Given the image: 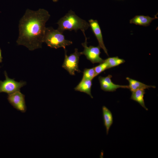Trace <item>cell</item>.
Returning <instances> with one entry per match:
<instances>
[{"mask_svg": "<svg viewBox=\"0 0 158 158\" xmlns=\"http://www.w3.org/2000/svg\"><path fill=\"white\" fill-rule=\"evenodd\" d=\"M95 77L94 67L84 70L82 79L92 80Z\"/></svg>", "mask_w": 158, "mask_h": 158, "instance_id": "16", "label": "cell"}, {"mask_svg": "<svg viewBox=\"0 0 158 158\" xmlns=\"http://www.w3.org/2000/svg\"><path fill=\"white\" fill-rule=\"evenodd\" d=\"M107 65V69L118 66L125 62L124 60L120 59L118 57L108 58L104 60Z\"/></svg>", "mask_w": 158, "mask_h": 158, "instance_id": "15", "label": "cell"}, {"mask_svg": "<svg viewBox=\"0 0 158 158\" xmlns=\"http://www.w3.org/2000/svg\"><path fill=\"white\" fill-rule=\"evenodd\" d=\"M4 74L5 79L3 81L0 80V93L4 92L8 95L20 91V89L26 84L25 81L18 82L15 81L14 79L9 78L5 71Z\"/></svg>", "mask_w": 158, "mask_h": 158, "instance_id": "6", "label": "cell"}, {"mask_svg": "<svg viewBox=\"0 0 158 158\" xmlns=\"http://www.w3.org/2000/svg\"><path fill=\"white\" fill-rule=\"evenodd\" d=\"M102 111L104 125L106 129L107 134H108L113 123L112 114L111 111L104 106L102 107Z\"/></svg>", "mask_w": 158, "mask_h": 158, "instance_id": "12", "label": "cell"}, {"mask_svg": "<svg viewBox=\"0 0 158 158\" xmlns=\"http://www.w3.org/2000/svg\"><path fill=\"white\" fill-rule=\"evenodd\" d=\"M126 79L129 83V89L131 92L139 90H145L150 88H155V86L148 85L139 81L130 78H126Z\"/></svg>", "mask_w": 158, "mask_h": 158, "instance_id": "13", "label": "cell"}, {"mask_svg": "<svg viewBox=\"0 0 158 158\" xmlns=\"http://www.w3.org/2000/svg\"><path fill=\"white\" fill-rule=\"evenodd\" d=\"M92 85V80L82 79L74 89L76 91L85 93L93 98L91 93Z\"/></svg>", "mask_w": 158, "mask_h": 158, "instance_id": "11", "label": "cell"}, {"mask_svg": "<svg viewBox=\"0 0 158 158\" xmlns=\"http://www.w3.org/2000/svg\"></svg>", "mask_w": 158, "mask_h": 158, "instance_id": "20", "label": "cell"}, {"mask_svg": "<svg viewBox=\"0 0 158 158\" xmlns=\"http://www.w3.org/2000/svg\"><path fill=\"white\" fill-rule=\"evenodd\" d=\"M131 92L130 99L138 102L146 110H148V109L145 105L144 99V95L145 93V90H137Z\"/></svg>", "mask_w": 158, "mask_h": 158, "instance_id": "14", "label": "cell"}, {"mask_svg": "<svg viewBox=\"0 0 158 158\" xmlns=\"http://www.w3.org/2000/svg\"><path fill=\"white\" fill-rule=\"evenodd\" d=\"M44 42L50 47L56 49L62 47L64 49L66 46L73 43L71 41L65 39L63 32L51 27H46Z\"/></svg>", "mask_w": 158, "mask_h": 158, "instance_id": "3", "label": "cell"}, {"mask_svg": "<svg viewBox=\"0 0 158 158\" xmlns=\"http://www.w3.org/2000/svg\"><path fill=\"white\" fill-rule=\"evenodd\" d=\"M58 1V0H52V1L54 2H57V1Z\"/></svg>", "mask_w": 158, "mask_h": 158, "instance_id": "19", "label": "cell"}, {"mask_svg": "<svg viewBox=\"0 0 158 158\" xmlns=\"http://www.w3.org/2000/svg\"><path fill=\"white\" fill-rule=\"evenodd\" d=\"M157 18H158L156 16L152 18L149 16L137 15L130 20V23L146 27L149 25L152 21Z\"/></svg>", "mask_w": 158, "mask_h": 158, "instance_id": "10", "label": "cell"}, {"mask_svg": "<svg viewBox=\"0 0 158 158\" xmlns=\"http://www.w3.org/2000/svg\"><path fill=\"white\" fill-rule=\"evenodd\" d=\"M85 37L84 42L81 44L84 48L83 51L80 52L81 55H84L87 59L90 61L92 63H101L104 62V60L100 57V47L98 45L97 47L90 46L88 47L87 45V38L85 33H83Z\"/></svg>", "mask_w": 158, "mask_h": 158, "instance_id": "5", "label": "cell"}, {"mask_svg": "<svg viewBox=\"0 0 158 158\" xmlns=\"http://www.w3.org/2000/svg\"><path fill=\"white\" fill-rule=\"evenodd\" d=\"M95 76H96L105 70L107 69V63L104 62L100 63L99 65L94 67Z\"/></svg>", "mask_w": 158, "mask_h": 158, "instance_id": "17", "label": "cell"}, {"mask_svg": "<svg viewBox=\"0 0 158 158\" xmlns=\"http://www.w3.org/2000/svg\"><path fill=\"white\" fill-rule=\"evenodd\" d=\"M112 76L110 75L105 77L99 76L98 77L101 88L106 92H114L118 88L129 89L128 85H120L115 84L111 80Z\"/></svg>", "mask_w": 158, "mask_h": 158, "instance_id": "8", "label": "cell"}, {"mask_svg": "<svg viewBox=\"0 0 158 158\" xmlns=\"http://www.w3.org/2000/svg\"><path fill=\"white\" fill-rule=\"evenodd\" d=\"M90 27L98 41L99 46L104 51L108 56L107 50L106 48L103 40V36L100 26L97 20L90 19L88 20Z\"/></svg>", "mask_w": 158, "mask_h": 158, "instance_id": "9", "label": "cell"}, {"mask_svg": "<svg viewBox=\"0 0 158 158\" xmlns=\"http://www.w3.org/2000/svg\"><path fill=\"white\" fill-rule=\"evenodd\" d=\"M50 17L48 11L43 8L35 11L27 9L19 21L17 44L25 46L32 51L41 48L46 23Z\"/></svg>", "mask_w": 158, "mask_h": 158, "instance_id": "1", "label": "cell"}, {"mask_svg": "<svg viewBox=\"0 0 158 158\" xmlns=\"http://www.w3.org/2000/svg\"><path fill=\"white\" fill-rule=\"evenodd\" d=\"M2 57L1 54V50L0 48V63H1L2 61Z\"/></svg>", "mask_w": 158, "mask_h": 158, "instance_id": "18", "label": "cell"}, {"mask_svg": "<svg viewBox=\"0 0 158 158\" xmlns=\"http://www.w3.org/2000/svg\"><path fill=\"white\" fill-rule=\"evenodd\" d=\"M65 50V58L62 67L66 69L71 75H75L76 71L81 72L78 68V63L80 56L81 55L78 49L75 48V51L69 56L67 54V51Z\"/></svg>", "mask_w": 158, "mask_h": 158, "instance_id": "4", "label": "cell"}, {"mask_svg": "<svg viewBox=\"0 0 158 158\" xmlns=\"http://www.w3.org/2000/svg\"><path fill=\"white\" fill-rule=\"evenodd\" d=\"M57 30L63 32L66 30H74L76 32L80 30L85 32L90 25L89 23L77 15L73 11L70 10L57 23Z\"/></svg>", "mask_w": 158, "mask_h": 158, "instance_id": "2", "label": "cell"}, {"mask_svg": "<svg viewBox=\"0 0 158 158\" xmlns=\"http://www.w3.org/2000/svg\"><path fill=\"white\" fill-rule=\"evenodd\" d=\"M7 99L10 104L17 110L24 113L26 110L25 95L20 91L8 95Z\"/></svg>", "mask_w": 158, "mask_h": 158, "instance_id": "7", "label": "cell"}]
</instances>
